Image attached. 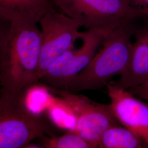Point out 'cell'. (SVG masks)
Returning a JSON list of instances; mask_svg holds the SVG:
<instances>
[{
  "label": "cell",
  "instance_id": "cell-14",
  "mask_svg": "<svg viewBox=\"0 0 148 148\" xmlns=\"http://www.w3.org/2000/svg\"><path fill=\"white\" fill-rule=\"evenodd\" d=\"M132 4L140 6V8L148 10V0H129Z\"/></svg>",
  "mask_w": 148,
  "mask_h": 148
},
{
  "label": "cell",
  "instance_id": "cell-2",
  "mask_svg": "<svg viewBox=\"0 0 148 148\" xmlns=\"http://www.w3.org/2000/svg\"><path fill=\"white\" fill-rule=\"evenodd\" d=\"M134 29L131 21L115 27L104 38L90 64L72 79L65 90L71 93L99 90L127 68L132 52Z\"/></svg>",
  "mask_w": 148,
  "mask_h": 148
},
{
  "label": "cell",
  "instance_id": "cell-7",
  "mask_svg": "<svg viewBox=\"0 0 148 148\" xmlns=\"http://www.w3.org/2000/svg\"><path fill=\"white\" fill-rule=\"evenodd\" d=\"M41 27L42 45L37 80L60 56L71 47L82 27L79 21L56 10L43 16L39 22Z\"/></svg>",
  "mask_w": 148,
  "mask_h": 148
},
{
  "label": "cell",
  "instance_id": "cell-10",
  "mask_svg": "<svg viewBox=\"0 0 148 148\" xmlns=\"http://www.w3.org/2000/svg\"><path fill=\"white\" fill-rule=\"evenodd\" d=\"M54 5L53 0H0V19L37 24Z\"/></svg>",
  "mask_w": 148,
  "mask_h": 148
},
{
  "label": "cell",
  "instance_id": "cell-4",
  "mask_svg": "<svg viewBox=\"0 0 148 148\" xmlns=\"http://www.w3.org/2000/svg\"><path fill=\"white\" fill-rule=\"evenodd\" d=\"M121 24L79 32L81 46L76 48L75 42L71 47L51 64L38 81L50 89L65 90L70 81L90 64L106 36Z\"/></svg>",
  "mask_w": 148,
  "mask_h": 148
},
{
  "label": "cell",
  "instance_id": "cell-6",
  "mask_svg": "<svg viewBox=\"0 0 148 148\" xmlns=\"http://www.w3.org/2000/svg\"><path fill=\"white\" fill-rule=\"evenodd\" d=\"M53 90L75 117L74 131L93 148H99L101 137L108 128L120 123L109 104L98 103L66 90Z\"/></svg>",
  "mask_w": 148,
  "mask_h": 148
},
{
  "label": "cell",
  "instance_id": "cell-9",
  "mask_svg": "<svg viewBox=\"0 0 148 148\" xmlns=\"http://www.w3.org/2000/svg\"><path fill=\"white\" fill-rule=\"evenodd\" d=\"M148 82V25L136 33L130 62L117 81L110 82L124 90Z\"/></svg>",
  "mask_w": 148,
  "mask_h": 148
},
{
  "label": "cell",
  "instance_id": "cell-12",
  "mask_svg": "<svg viewBox=\"0 0 148 148\" xmlns=\"http://www.w3.org/2000/svg\"><path fill=\"white\" fill-rule=\"evenodd\" d=\"M42 148H93V147L81 137L73 129L59 137H48L46 136L39 138Z\"/></svg>",
  "mask_w": 148,
  "mask_h": 148
},
{
  "label": "cell",
  "instance_id": "cell-8",
  "mask_svg": "<svg viewBox=\"0 0 148 148\" xmlns=\"http://www.w3.org/2000/svg\"><path fill=\"white\" fill-rule=\"evenodd\" d=\"M106 87L109 105L117 120L148 144V104L110 82Z\"/></svg>",
  "mask_w": 148,
  "mask_h": 148
},
{
  "label": "cell",
  "instance_id": "cell-13",
  "mask_svg": "<svg viewBox=\"0 0 148 148\" xmlns=\"http://www.w3.org/2000/svg\"><path fill=\"white\" fill-rule=\"evenodd\" d=\"M127 90L138 98L148 101V82L143 85L132 87Z\"/></svg>",
  "mask_w": 148,
  "mask_h": 148
},
{
  "label": "cell",
  "instance_id": "cell-3",
  "mask_svg": "<svg viewBox=\"0 0 148 148\" xmlns=\"http://www.w3.org/2000/svg\"><path fill=\"white\" fill-rule=\"evenodd\" d=\"M54 136L53 127L30 111L22 91L2 88L0 97V148L26 147L35 139Z\"/></svg>",
  "mask_w": 148,
  "mask_h": 148
},
{
  "label": "cell",
  "instance_id": "cell-11",
  "mask_svg": "<svg viewBox=\"0 0 148 148\" xmlns=\"http://www.w3.org/2000/svg\"><path fill=\"white\" fill-rule=\"evenodd\" d=\"M143 142V140L132 131L117 125L108 128L102 134L99 148H144Z\"/></svg>",
  "mask_w": 148,
  "mask_h": 148
},
{
  "label": "cell",
  "instance_id": "cell-5",
  "mask_svg": "<svg viewBox=\"0 0 148 148\" xmlns=\"http://www.w3.org/2000/svg\"><path fill=\"white\" fill-rule=\"evenodd\" d=\"M62 12L87 29L120 24L148 16V10L129 0H53Z\"/></svg>",
  "mask_w": 148,
  "mask_h": 148
},
{
  "label": "cell",
  "instance_id": "cell-1",
  "mask_svg": "<svg viewBox=\"0 0 148 148\" xmlns=\"http://www.w3.org/2000/svg\"><path fill=\"white\" fill-rule=\"evenodd\" d=\"M41 45V32L37 24L1 21L2 88L22 91L37 82Z\"/></svg>",
  "mask_w": 148,
  "mask_h": 148
}]
</instances>
